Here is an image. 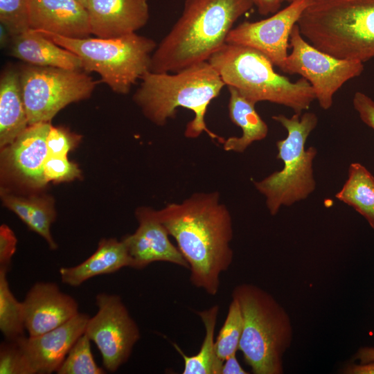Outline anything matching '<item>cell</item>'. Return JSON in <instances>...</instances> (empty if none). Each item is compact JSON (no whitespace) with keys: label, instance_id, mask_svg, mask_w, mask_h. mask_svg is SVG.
Segmentation results:
<instances>
[{"label":"cell","instance_id":"cell-1","mask_svg":"<svg viewBox=\"0 0 374 374\" xmlns=\"http://www.w3.org/2000/svg\"><path fill=\"white\" fill-rule=\"evenodd\" d=\"M189 265L190 283L208 295L217 294L221 274L231 266L233 229L220 193L197 192L181 202L154 210Z\"/></svg>","mask_w":374,"mask_h":374},{"label":"cell","instance_id":"cell-2","mask_svg":"<svg viewBox=\"0 0 374 374\" xmlns=\"http://www.w3.org/2000/svg\"><path fill=\"white\" fill-rule=\"evenodd\" d=\"M253 6L252 0H185L181 16L152 53L150 71L175 73L208 61Z\"/></svg>","mask_w":374,"mask_h":374},{"label":"cell","instance_id":"cell-3","mask_svg":"<svg viewBox=\"0 0 374 374\" xmlns=\"http://www.w3.org/2000/svg\"><path fill=\"white\" fill-rule=\"evenodd\" d=\"M225 86L221 77L208 62H199L175 73L148 71L133 95L134 102L143 115L157 126L175 118L177 108L193 111L194 118L186 126L184 135L195 139L206 132L212 139H224L206 126L205 116L211 102Z\"/></svg>","mask_w":374,"mask_h":374},{"label":"cell","instance_id":"cell-4","mask_svg":"<svg viewBox=\"0 0 374 374\" xmlns=\"http://www.w3.org/2000/svg\"><path fill=\"white\" fill-rule=\"evenodd\" d=\"M302 36L333 57H374V0H312L298 20Z\"/></svg>","mask_w":374,"mask_h":374},{"label":"cell","instance_id":"cell-5","mask_svg":"<svg viewBox=\"0 0 374 374\" xmlns=\"http://www.w3.org/2000/svg\"><path fill=\"white\" fill-rule=\"evenodd\" d=\"M208 62L225 86L235 88L255 103L267 101L301 114L316 100L307 80L301 78L292 82L276 73L271 62L253 48L225 43Z\"/></svg>","mask_w":374,"mask_h":374},{"label":"cell","instance_id":"cell-6","mask_svg":"<svg viewBox=\"0 0 374 374\" xmlns=\"http://www.w3.org/2000/svg\"><path fill=\"white\" fill-rule=\"evenodd\" d=\"M232 298L239 303L243 329L239 350L254 374L283 373V357L293 340V328L285 309L262 288L243 283Z\"/></svg>","mask_w":374,"mask_h":374},{"label":"cell","instance_id":"cell-7","mask_svg":"<svg viewBox=\"0 0 374 374\" xmlns=\"http://www.w3.org/2000/svg\"><path fill=\"white\" fill-rule=\"evenodd\" d=\"M287 131L285 139L276 145L277 159L283 167L260 181H253L255 188L265 197L267 208L276 215L281 206H289L307 199L316 188L313 161L317 148L305 149L306 141L318 123L313 112L296 114L291 117L283 114L272 116Z\"/></svg>","mask_w":374,"mask_h":374},{"label":"cell","instance_id":"cell-8","mask_svg":"<svg viewBox=\"0 0 374 374\" xmlns=\"http://www.w3.org/2000/svg\"><path fill=\"white\" fill-rule=\"evenodd\" d=\"M39 32L78 55L83 70L98 73L102 82L119 94L128 93L150 71L151 57L157 46L154 40L136 33L112 38H68Z\"/></svg>","mask_w":374,"mask_h":374},{"label":"cell","instance_id":"cell-9","mask_svg":"<svg viewBox=\"0 0 374 374\" xmlns=\"http://www.w3.org/2000/svg\"><path fill=\"white\" fill-rule=\"evenodd\" d=\"M19 72L29 125L51 123L68 105L89 98L97 84L82 70L27 64Z\"/></svg>","mask_w":374,"mask_h":374},{"label":"cell","instance_id":"cell-10","mask_svg":"<svg viewBox=\"0 0 374 374\" xmlns=\"http://www.w3.org/2000/svg\"><path fill=\"white\" fill-rule=\"evenodd\" d=\"M290 44L292 51L280 70L288 74H299L307 80L324 110L332 107L335 93L364 71L363 62L339 59L312 46L302 36L297 24L291 33Z\"/></svg>","mask_w":374,"mask_h":374},{"label":"cell","instance_id":"cell-11","mask_svg":"<svg viewBox=\"0 0 374 374\" xmlns=\"http://www.w3.org/2000/svg\"><path fill=\"white\" fill-rule=\"evenodd\" d=\"M96 305L98 311L89 317L84 333L98 347L105 369L116 372L129 359L140 330L120 296L99 293Z\"/></svg>","mask_w":374,"mask_h":374},{"label":"cell","instance_id":"cell-12","mask_svg":"<svg viewBox=\"0 0 374 374\" xmlns=\"http://www.w3.org/2000/svg\"><path fill=\"white\" fill-rule=\"evenodd\" d=\"M311 1L296 0L267 19L243 21L231 29L226 43L253 48L281 69L289 54L293 28Z\"/></svg>","mask_w":374,"mask_h":374},{"label":"cell","instance_id":"cell-13","mask_svg":"<svg viewBox=\"0 0 374 374\" xmlns=\"http://www.w3.org/2000/svg\"><path fill=\"white\" fill-rule=\"evenodd\" d=\"M51 123L30 125L15 140L1 148L2 170L19 183L41 188L48 183L44 173L46 139Z\"/></svg>","mask_w":374,"mask_h":374},{"label":"cell","instance_id":"cell-14","mask_svg":"<svg viewBox=\"0 0 374 374\" xmlns=\"http://www.w3.org/2000/svg\"><path fill=\"white\" fill-rule=\"evenodd\" d=\"M136 217L138 228L122 239L132 259V268L142 269L154 262H168L189 269L188 262L170 240L168 230L154 209L139 208Z\"/></svg>","mask_w":374,"mask_h":374},{"label":"cell","instance_id":"cell-15","mask_svg":"<svg viewBox=\"0 0 374 374\" xmlns=\"http://www.w3.org/2000/svg\"><path fill=\"white\" fill-rule=\"evenodd\" d=\"M25 329L35 337L66 323L79 313L78 304L52 282H37L22 301Z\"/></svg>","mask_w":374,"mask_h":374},{"label":"cell","instance_id":"cell-16","mask_svg":"<svg viewBox=\"0 0 374 374\" xmlns=\"http://www.w3.org/2000/svg\"><path fill=\"white\" fill-rule=\"evenodd\" d=\"M89 317L79 312L66 323L42 335L17 339L35 374L57 372L73 344L84 333Z\"/></svg>","mask_w":374,"mask_h":374},{"label":"cell","instance_id":"cell-17","mask_svg":"<svg viewBox=\"0 0 374 374\" xmlns=\"http://www.w3.org/2000/svg\"><path fill=\"white\" fill-rule=\"evenodd\" d=\"M91 35L112 38L136 33L148 23V0H87Z\"/></svg>","mask_w":374,"mask_h":374},{"label":"cell","instance_id":"cell-18","mask_svg":"<svg viewBox=\"0 0 374 374\" xmlns=\"http://www.w3.org/2000/svg\"><path fill=\"white\" fill-rule=\"evenodd\" d=\"M30 25L68 38L91 35L88 12L78 0H31Z\"/></svg>","mask_w":374,"mask_h":374},{"label":"cell","instance_id":"cell-19","mask_svg":"<svg viewBox=\"0 0 374 374\" xmlns=\"http://www.w3.org/2000/svg\"><path fill=\"white\" fill-rule=\"evenodd\" d=\"M125 267H132V259L124 242L104 238L88 258L75 266L60 267L59 274L63 283L78 287L91 278L112 274Z\"/></svg>","mask_w":374,"mask_h":374},{"label":"cell","instance_id":"cell-20","mask_svg":"<svg viewBox=\"0 0 374 374\" xmlns=\"http://www.w3.org/2000/svg\"><path fill=\"white\" fill-rule=\"evenodd\" d=\"M10 53L34 66L82 69L78 55L32 28L12 37Z\"/></svg>","mask_w":374,"mask_h":374},{"label":"cell","instance_id":"cell-21","mask_svg":"<svg viewBox=\"0 0 374 374\" xmlns=\"http://www.w3.org/2000/svg\"><path fill=\"white\" fill-rule=\"evenodd\" d=\"M19 69L8 67L0 78V147L7 146L28 127Z\"/></svg>","mask_w":374,"mask_h":374},{"label":"cell","instance_id":"cell-22","mask_svg":"<svg viewBox=\"0 0 374 374\" xmlns=\"http://www.w3.org/2000/svg\"><path fill=\"white\" fill-rule=\"evenodd\" d=\"M229 92V116L230 120L242 130L241 136H231L222 143L227 152H244L253 143L262 141L268 134L267 124L256 110L254 102L247 98L232 87Z\"/></svg>","mask_w":374,"mask_h":374},{"label":"cell","instance_id":"cell-23","mask_svg":"<svg viewBox=\"0 0 374 374\" xmlns=\"http://www.w3.org/2000/svg\"><path fill=\"white\" fill-rule=\"evenodd\" d=\"M3 205L15 213L33 231L42 236L52 250L57 244L51 233L56 216L53 202L48 197H21L1 191Z\"/></svg>","mask_w":374,"mask_h":374},{"label":"cell","instance_id":"cell-24","mask_svg":"<svg viewBox=\"0 0 374 374\" xmlns=\"http://www.w3.org/2000/svg\"><path fill=\"white\" fill-rule=\"evenodd\" d=\"M335 197L355 208L374 229V177L359 163H352L348 177Z\"/></svg>","mask_w":374,"mask_h":374},{"label":"cell","instance_id":"cell-25","mask_svg":"<svg viewBox=\"0 0 374 374\" xmlns=\"http://www.w3.org/2000/svg\"><path fill=\"white\" fill-rule=\"evenodd\" d=\"M219 305L197 311L205 329V335L198 353L194 355H186L176 344L173 346L183 357V374H220L222 365L215 355L214 335L217 323Z\"/></svg>","mask_w":374,"mask_h":374},{"label":"cell","instance_id":"cell-26","mask_svg":"<svg viewBox=\"0 0 374 374\" xmlns=\"http://www.w3.org/2000/svg\"><path fill=\"white\" fill-rule=\"evenodd\" d=\"M8 269L0 267V330L7 340L24 336L22 301L12 292L7 278Z\"/></svg>","mask_w":374,"mask_h":374},{"label":"cell","instance_id":"cell-27","mask_svg":"<svg viewBox=\"0 0 374 374\" xmlns=\"http://www.w3.org/2000/svg\"><path fill=\"white\" fill-rule=\"evenodd\" d=\"M243 319L238 301L232 298L224 322L215 341V355L222 366L224 361L239 350Z\"/></svg>","mask_w":374,"mask_h":374},{"label":"cell","instance_id":"cell-28","mask_svg":"<svg viewBox=\"0 0 374 374\" xmlns=\"http://www.w3.org/2000/svg\"><path fill=\"white\" fill-rule=\"evenodd\" d=\"M91 339L84 333L73 344L57 371V374H103L105 371L96 363Z\"/></svg>","mask_w":374,"mask_h":374},{"label":"cell","instance_id":"cell-29","mask_svg":"<svg viewBox=\"0 0 374 374\" xmlns=\"http://www.w3.org/2000/svg\"><path fill=\"white\" fill-rule=\"evenodd\" d=\"M31 0H0V21L13 37L30 28Z\"/></svg>","mask_w":374,"mask_h":374},{"label":"cell","instance_id":"cell-30","mask_svg":"<svg viewBox=\"0 0 374 374\" xmlns=\"http://www.w3.org/2000/svg\"><path fill=\"white\" fill-rule=\"evenodd\" d=\"M0 374H35L17 339L1 344Z\"/></svg>","mask_w":374,"mask_h":374},{"label":"cell","instance_id":"cell-31","mask_svg":"<svg viewBox=\"0 0 374 374\" xmlns=\"http://www.w3.org/2000/svg\"><path fill=\"white\" fill-rule=\"evenodd\" d=\"M44 173L47 183L71 181L81 177L78 166L67 157L49 154L44 162Z\"/></svg>","mask_w":374,"mask_h":374},{"label":"cell","instance_id":"cell-32","mask_svg":"<svg viewBox=\"0 0 374 374\" xmlns=\"http://www.w3.org/2000/svg\"><path fill=\"white\" fill-rule=\"evenodd\" d=\"M80 136L62 127L51 126L46 139L47 154L67 157Z\"/></svg>","mask_w":374,"mask_h":374},{"label":"cell","instance_id":"cell-33","mask_svg":"<svg viewBox=\"0 0 374 374\" xmlns=\"http://www.w3.org/2000/svg\"><path fill=\"white\" fill-rule=\"evenodd\" d=\"M17 240L12 230L6 224L0 226V267L9 269L16 251Z\"/></svg>","mask_w":374,"mask_h":374},{"label":"cell","instance_id":"cell-34","mask_svg":"<svg viewBox=\"0 0 374 374\" xmlns=\"http://www.w3.org/2000/svg\"><path fill=\"white\" fill-rule=\"evenodd\" d=\"M353 105L363 123L374 131V100L366 94L357 91L353 98Z\"/></svg>","mask_w":374,"mask_h":374},{"label":"cell","instance_id":"cell-35","mask_svg":"<svg viewBox=\"0 0 374 374\" xmlns=\"http://www.w3.org/2000/svg\"><path fill=\"white\" fill-rule=\"evenodd\" d=\"M258 13L261 15H272L279 10L281 0H252Z\"/></svg>","mask_w":374,"mask_h":374},{"label":"cell","instance_id":"cell-36","mask_svg":"<svg viewBox=\"0 0 374 374\" xmlns=\"http://www.w3.org/2000/svg\"><path fill=\"white\" fill-rule=\"evenodd\" d=\"M249 372L245 371L240 364L236 353L228 357L223 362L220 374H247Z\"/></svg>","mask_w":374,"mask_h":374},{"label":"cell","instance_id":"cell-37","mask_svg":"<svg viewBox=\"0 0 374 374\" xmlns=\"http://www.w3.org/2000/svg\"><path fill=\"white\" fill-rule=\"evenodd\" d=\"M347 374H374V361L347 365L343 370Z\"/></svg>","mask_w":374,"mask_h":374},{"label":"cell","instance_id":"cell-38","mask_svg":"<svg viewBox=\"0 0 374 374\" xmlns=\"http://www.w3.org/2000/svg\"><path fill=\"white\" fill-rule=\"evenodd\" d=\"M355 359L361 364L374 361V347L360 348L355 353Z\"/></svg>","mask_w":374,"mask_h":374},{"label":"cell","instance_id":"cell-39","mask_svg":"<svg viewBox=\"0 0 374 374\" xmlns=\"http://www.w3.org/2000/svg\"><path fill=\"white\" fill-rule=\"evenodd\" d=\"M294 1H296V0H281L282 3L283 2H287L288 3H290Z\"/></svg>","mask_w":374,"mask_h":374},{"label":"cell","instance_id":"cell-40","mask_svg":"<svg viewBox=\"0 0 374 374\" xmlns=\"http://www.w3.org/2000/svg\"><path fill=\"white\" fill-rule=\"evenodd\" d=\"M78 1L85 6L87 0H78Z\"/></svg>","mask_w":374,"mask_h":374}]
</instances>
